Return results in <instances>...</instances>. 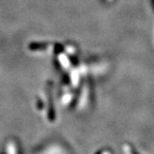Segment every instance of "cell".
<instances>
[{"label":"cell","mask_w":154,"mask_h":154,"mask_svg":"<svg viewBox=\"0 0 154 154\" xmlns=\"http://www.w3.org/2000/svg\"><path fill=\"white\" fill-rule=\"evenodd\" d=\"M48 44L45 43H31L28 45V48L31 51H42L46 49Z\"/></svg>","instance_id":"obj_1"},{"label":"cell","mask_w":154,"mask_h":154,"mask_svg":"<svg viewBox=\"0 0 154 154\" xmlns=\"http://www.w3.org/2000/svg\"><path fill=\"white\" fill-rule=\"evenodd\" d=\"M131 153L132 154H140L139 152H138L137 151L135 150V149H131Z\"/></svg>","instance_id":"obj_2"}]
</instances>
